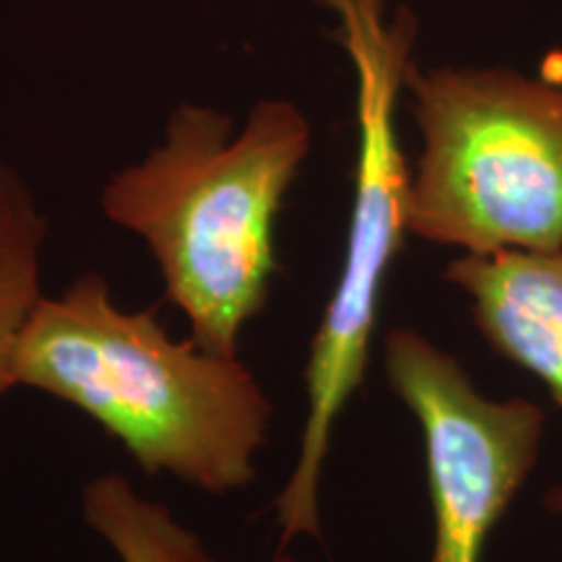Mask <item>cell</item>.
Masks as SVG:
<instances>
[{"label": "cell", "instance_id": "1", "mask_svg": "<svg viewBox=\"0 0 562 562\" xmlns=\"http://www.w3.org/2000/svg\"><path fill=\"white\" fill-rule=\"evenodd\" d=\"M16 385L74 406L146 474L209 495L250 487L273 404L240 357L172 339L151 311H125L89 271L42 294L21 328Z\"/></svg>", "mask_w": 562, "mask_h": 562}, {"label": "cell", "instance_id": "2", "mask_svg": "<svg viewBox=\"0 0 562 562\" xmlns=\"http://www.w3.org/2000/svg\"><path fill=\"white\" fill-rule=\"evenodd\" d=\"M311 149V121L281 97L252 104L240 128L180 102L159 144L102 186V214L146 243L165 300L203 349L240 357L243 331L269 305L277 220Z\"/></svg>", "mask_w": 562, "mask_h": 562}, {"label": "cell", "instance_id": "3", "mask_svg": "<svg viewBox=\"0 0 562 562\" xmlns=\"http://www.w3.org/2000/svg\"><path fill=\"white\" fill-rule=\"evenodd\" d=\"M336 21L334 37L355 74L357 157L339 281L307 349L300 451L273 497L279 547L321 539V484L334 427L364 381L385 277L402 250L412 170L398 138V100L414 66L417 16L391 0H311Z\"/></svg>", "mask_w": 562, "mask_h": 562}, {"label": "cell", "instance_id": "4", "mask_svg": "<svg viewBox=\"0 0 562 562\" xmlns=\"http://www.w3.org/2000/svg\"><path fill=\"white\" fill-rule=\"evenodd\" d=\"M422 151L406 227L472 256L562 248V87L510 68L414 63Z\"/></svg>", "mask_w": 562, "mask_h": 562}, {"label": "cell", "instance_id": "5", "mask_svg": "<svg viewBox=\"0 0 562 562\" xmlns=\"http://www.w3.org/2000/svg\"><path fill=\"white\" fill-rule=\"evenodd\" d=\"M383 368L425 438L430 562H482L487 537L537 463L542 409L526 398H487L453 355L414 328L389 331Z\"/></svg>", "mask_w": 562, "mask_h": 562}, {"label": "cell", "instance_id": "6", "mask_svg": "<svg viewBox=\"0 0 562 562\" xmlns=\"http://www.w3.org/2000/svg\"><path fill=\"white\" fill-rule=\"evenodd\" d=\"M442 279L472 302L490 347L537 375L562 406V248L461 252Z\"/></svg>", "mask_w": 562, "mask_h": 562}, {"label": "cell", "instance_id": "7", "mask_svg": "<svg viewBox=\"0 0 562 562\" xmlns=\"http://www.w3.org/2000/svg\"><path fill=\"white\" fill-rule=\"evenodd\" d=\"M81 516L121 562H227L123 474H100L83 484Z\"/></svg>", "mask_w": 562, "mask_h": 562}, {"label": "cell", "instance_id": "8", "mask_svg": "<svg viewBox=\"0 0 562 562\" xmlns=\"http://www.w3.org/2000/svg\"><path fill=\"white\" fill-rule=\"evenodd\" d=\"M47 216L24 175L0 161V396L16 389L13 360L21 328L42 292Z\"/></svg>", "mask_w": 562, "mask_h": 562}, {"label": "cell", "instance_id": "9", "mask_svg": "<svg viewBox=\"0 0 562 562\" xmlns=\"http://www.w3.org/2000/svg\"><path fill=\"white\" fill-rule=\"evenodd\" d=\"M269 562H302V560L294 558V554H292L290 550H286V547H279V550L271 554Z\"/></svg>", "mask_w": 562, "mask_h": 562}, {"label": "cell", "instance_id": "10", "mask_svg": "<svg viewBox=\"0 0 562 562\" xmlns=\"http://www.w3.org/2000/svg\"><path fill=\"white\" fill-rule=\"evenodd\" d=\"M550 505H552V508H558V510H562V487H558V490H552V495H550Z\"/></svg>", "mask_w": 562, "mask_h": 562}]
</instances>
